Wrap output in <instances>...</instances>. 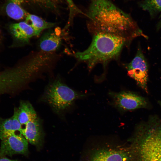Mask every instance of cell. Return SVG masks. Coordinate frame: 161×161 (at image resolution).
<instances>
[{
  "instance_id": "cell-1",
  "label": "cell",
  "mask_w": 161,
  "mask_h": 161,
  "mask_svg": "<svg viewBox=\"0 0 161 161\" xmlns=\"http://www.w3.org/2000/svg\"><path fill=\"white\" fill-rule=\"evenodd\" d=\"M86 16L89 29L94 34L111 33L129 41L138 36L148 38L129 15L109 0H90Z\"/></svg>"
},
{
  "instance_id": "cell-2",
  "label": "cell",
  "mask_w": 161,
  "mask_h": 161,
  "mask_svg": "<svg viewBox=\"0 0 161 161\" xmlns=\"http://www.w3.org/2000/svg\"><path fill=\"white\" fill-rule=\"evenodd\" d=\"M130 41L111 33L99 32L94 34L91 43L83 52L75 54L79 61L86 63L89 69L98 64H106L117 58L123 47Z\"/></svg>"
},
{
  "instance_id": "cell-3",
  "label": "cell",
  "mask_w": 161,
  "mask_h": 161,
  "mask_svg": "<svg viewBox=\"0 0 161 161\" xmlns=\"http://www.w3.org/2000/svg\"><path fill=\"white\" fill-rule=\"evenodd\" d=\"M129 150L135 161H161V127L149 126L139 129Z\"/></svg>"
},
{
  "instance_id": "cell-4",
  "label": "cell",
  "mask_w": 161,
  "mask_h": 161,
  "mask_svg": "<svg viewBox=\"0 0 161 161\" xmlns=\"http://www.w3.org/2000/svg\"><path fill=\"white\" fill-rule=\"evenodd\" d=\"M56 79L48 85L46 90L44 97L48 103L58 112L70 107L77 99L84 97Z\"/></svg>"
},
{
  "instance_id": "cell-5",
  "label": "cell",
  "mask_w": 161,
  "mask_h": 161,
  "mask_svg": "<svg viewBox=\"0 0 161 161\" xmlns=\"http://www.w3.org/2000/svg\"><path fill=\"white\" fill-rule=\"evenodd\" d=\"M128 74L137 84L147 92L148 67L147 63L140 47L137 49L135 57L126 65Z\"/></svg>"
},
{
  "instance_id": "cell-6",
  "label": "cell",
  "mask_w": 161,
  "mask_h": 161,
  "mask_svg": "<svg viewBox=\"0 0 161 161\" xmlns=\"http://www.w3.org/2000/svg\"><path fill=\"white\" fill-rule=\"evenodd\" d=\"M115 107L121 111H124L144 108L147 102L143 97L130 92L123 91L119 92H111Z\"/></svg>"
},
{
  "instance_id": "cell-7",
  "label": "cell",
  "mask_w": 161,
  "mask_h": 161,
  "mask_svg": "<svg viewBox=\"0 0 161 161\" xmlns=\"http://www.w3.org/2000/svg\"><path fill=\"white\" fill-rule=\"evenodd\" d=\"M28 141L20 133L11 135L1 140L0 157L25 154L27 151Z\"/></svg>"
},
{
  "instance_id": "cell-8",
  "label": "cell",
  "mask_w": 161,
  "mask_h": 161,
  "mask_svg": "<svg viewBox=\"0 0 161 161\" xmlns=\"http://www.w3.org/2000/svg\"><path fill=\"white\" fill-rule=\"evenodd\" d=\"M131 160L129 149L102 148L94 151L89 161H129Z\"/></svg>"
},
{
  "instance_id": "cell-9",
  "label": "cell",
  "mask_w": 161,
  "mask_h": 161,
  "mask_svg": "<svg viewBox=\"0 0 161 161\" xmlns=\"http://www.w3.org/2000/svg\"><path fill=\"white\" fill-rule=\"evenodd\" d=\"M9 29L16 44L19 46L30 44L31 39L36 36L34 30L25 21L10 24Z\"/></svg>"
},
{
  "instance_id": "cell-10",
  "label": "cell",
  "mask_w": 161,
  "mask_h": 161,
  "mask_svg": "<svg viewBox=\"0 0 161 161\" xmlns=\"http://www.w3.org/2000/svg\"><path fill=\"white\" fill-rule=\"evenodd\" d=\"M58 30L51 29L45 32L41 36L38 42L40 51L47 52H53L60 47L62 39L61 32Z\"/></svg>"
},
{
  "instance_id": "cell-11",
  "label": "cell",
  "mask_w": 161,
  "mask_h": 161,
  "mask_svg": "<svg viewBox=\"0 0 161 161\" xmlns=\"http://www.w3.org/2000/svg\"><path fill=\"white\" fill-rule=\"evenodd\" d=\"M23 128L15 114L10 118L0 119V139L2 140L11 135L22 134Z\"/></svg>"
},
{
  "instance_id": "cell-12",
  "label": "cell",
  "mask_w": 161,
  "mask_h": 161,
  "mask_svg": "<svg viewBox=\"0 0 161 161\" xmlns=\"http://www.w3.org/2000/svg\"><path fill=\"white\" fill-rule=\"evenodd\" d=\"M14 113L22 126L38 118L34 108L27 101L21 102L19 107L14 111Z\"/></svg>"
},
{
  "instance_id": "cell-13",
  "label": "cell",
  "mask_w": 161,
  "mask_h": 161,
  "mask_svg": "<svg viewBox=\"0 0 161 161\" xmlns=\"http://www.w3.org/2000/svg\"><path fill=\"white\" fill-rule=\"evenodd\" d=\"M22 134L31 144H37L41 136L40 125L38 118L28 122L23 128Z\"/></svg>"
},
{
  "instance_id": "cell-14",
  "label": "cell",
  "mask_w": 161,
  "mask_h": 161,
  "mask_svg": "<svg viewBox=\"0 0 161 161\" xmlns=\"http://www.w3.org/2000/svg\"><path fill=\"white\" fill-rule=\"evenodd\" d=\"M25 19V21L34 30L36 36L39 35L44 30L51 29L57 25L56 23L47 21L37 15L28 12Z\"/></svg>"
},
{
  "instance_id": "cell-15",
  "label": "cell",
  "mask_w": 161,
  "mask_h": 161,
  "mask_svg": "<svg viewBox=\"0 0 161 161\" xmlns=\"http://www.w3.org/2000/svg\"><path fill=\"white\" fill-rule=\"evenodd\" d=\"M140 7L152 16L161 12V0H145Z\"/></svg>"
},
{
  "instance_id": "cell-16",
  "label": "cell",
  "mask_w": 161,
  "mask_h": 161,
  "mask_svg": "<svg viewBox=\"0 0 161 161\" xmlns=\"http://www.w3.org/2000/svg\"><path fill=\"white\" fill-rule=\"evenodd\" d=\"M29 1L43 3L44 2L45 3H47L45 0H8L5 8L11 10L22 11L24 9L22 7L23 4Z\"/></svg>"
},
{
  "instance_id": "cell-17",
  "label": "cell",
  "mask_w": 161,
  "mask_h": 161,
  "mask_svg": "<svg viewBox=\"0 0 161 161\" xmlns=\"http://www.w3.org/2000/svg\"><path fill=\"white\" fill-rule=\"evenodd\" d=\"M68 4L69 9V15L68 22L64 29L69 28L72 23L73 19L76 15L79 14H83V13L75 5L72 0H65Z\"/></svg>"
},
{
  "instance_id": "cell-18",
  "label": "cell",
  "mask_w": 161,
  "mask_h": 161,
  "mask_svg": "<svg viewBox=\"0 0 161 161\" xmlns=\"http://www.w3.org/2000/svg\"><path fill=\"white\" fill-rule=\"evenodd\" d=\"M0 161H18L16 160H13L9 159L6 157H2L0 159Z\"/></svg>"
},
{
  "instance_id": "cell-19",
  "label": "cell",
  "mask_w": 161,
  "mask_h": 161,
  "mask_svg": "<svg viewBox=\"0 0 161 161\" xmlns=\"http://www.w3.org/2000/svg\"><path fill=\"white\" fill-rule=\"evenodd\" d=\"M156 29L157 30H159L161 29V18L157 23V26Z\"/></svg>"
},
{
  "instance_id": "cell-20",
  "label": "cell",
  "mask_w": 161,
  "mask_h": 161,
  "mask_svg": "<svg viewBox=\"0 0 161 161\" xmlns=\"http://www.w3.org/2000/svg\"><path fill=\"white\" fill-rule=\"evenodd\" d=\"M160 106H161V101H160Z\"/></svg>"
},
{
  "instance_id": "cell-21",
  "label": "cell",
  "mask_w": 161,
  "mask_h": 161,
  "mask_svg": "<svg viewBox=\"0 0 161 161\" xmlns=\"http://www.w3.org/2000/svg\"></svg>"
}]
</instances>
